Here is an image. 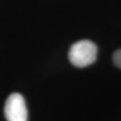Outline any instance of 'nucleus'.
<instances>
[{
	"label": "nucleus",
	"mask_w": 121,
	"mask_h": 121,
	"mask_svg": "<svg viewBox=\"0 0 121 121\" xmlns=\"http://www.w3.org/2000/svg\"><path fill=\"white\" fill-rule=\"evenodd\" d=\"M98 48L89 39H82L73 43L68 52L71 64L76 67H86L93 64L97 58Z\"/></svg>",
	"instance_id": "nucleus-1"
},
{
	"label": "nucleus",
	"mask_w": 121,
	"mask_h": 121,
	"mask_svg": "<svg viewBox=\"0 0 121 121\" xmlns=\"http://www.w3.org/2000/svg\"><path fill=\"white\" fill-rule=\"evenodd\" d=\"M7 121H27L28 111L24 98L20 93H12L7 98L4 108Z\"/></svg>",
	"instance_id": "nucleus-2"
},
{
	"label": "nucleus",
	"mask_w": 121,
	"mask_h": 121,
	"mask_svg": "<svg viewBox=\"0 0 121 121\" xmlns=\"http://www.w3.org/2000/svg\"><path fill=\"white\" fill-rule=\"evenodd\" d=\"M113 62L116 66L121 69V49H117L113 54Z\"/></svg>",
	"instance_id": "nucleus-3"
}]
</instances>
